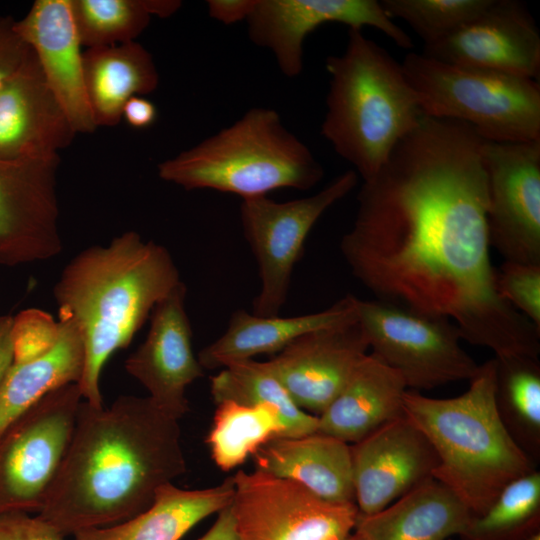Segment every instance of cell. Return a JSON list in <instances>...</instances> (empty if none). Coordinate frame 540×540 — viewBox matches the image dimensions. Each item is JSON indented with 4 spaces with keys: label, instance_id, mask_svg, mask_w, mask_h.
Here are the masks:
<instances>
[{
    "label": "cell",
    "instance_id": "obj_1",
    "mask_svg": "<svg viewBox=\"0 0 540 540\" xmlns=\"http://www.w3.org/2000/svg\"><path fill=\"white\" fill-rule=\"evenodd\" d=\"M483 140L466 123L424 115L363 181L341 254L375 299L448 318L496 358L538 357L540 328L495 287Z\"/></svg>",
    "mask_w": 540,
    "mask_h": 540
},
{
    "label": "cell",
    "instance_id": "obj_2",
    "mask_svg": "<svg viewBox=\"0 0 540 540\" xmlns=\"http://www.w3.org/2000/svg\"><path fill=\"white\" fill-rule=\"evenodd\" d=\"M186 471L179 420L148 396H120L109 407L82 400L38 515L64 536L114 525Z\"/></svg>",
    "mask_w": 540,
    "mask_h": 540
},
{
    "label": "cell",
    "instance_id": "obj_3",
    "mask_svg": "<svg viewBox=\"0 0 540 540\" xmlns=\"http://www.w3.org/2000/svg\"><path fill=\"white\" fill-rule=\"evenodd\" d=\"M182 282L162 245L135 231L90 246L73 257L54 285L58 315L71 318L84 346L79 384L83 400L102 407L100 378L116 351L126 348L154 307Z\"/></svg>",
    "mask_w": 540,
    "mask_h": 540
},
{
    "label": "cell",
    "instance_id": "obj_4",
    "mask_svg": "<svg viewBox=\"0 0 540 540\" xmlns=\"http://www.w3.org/2000/svg\"><path fill=\"white\" fill-rule=\"evenodd\" d=\"M495 358L479 365L468 389L452 398L404 394V413L434 448L433 478L471 510L482 514L511 482L536 464L512 439L494 400Z\"/></svg>",
    "mask_w": 540,
    "mask_h": 540
},
{
    "label": "cell",
    "instance_id": "obj_5",
    "mask_svg": "<svg viewBox=\"0 0 540 540\" xmlns=\"http://www.w3.org/2000/svg\"><path fill=\"white\" fill-rule=\"evenodd\" d=\"M325 68L330 81L321 135L367 181L424 113L401 63L362 30H348L345 51L329 56Z\"/></svg>",
    "mask_w": 540,
    "mask_h": 540
},
{
    "label": "cell",
    "instance_id": "obj_6",
    "mask_svg": "<svg viewBox=\"0 0 540 540\" xmlns=\"http://www.w3.org/2000/svg\"><path fill=\"white\" fill-rule=\"evenodd\" d=\"M158 175L186 190L212 189L244 200L283 188L309 190L324 171L276 110L254 107L232 125L161 162Z\"/></svg>",
    "mask_w": 540,
    "mask_h": 540
},
{
    "label": "cell",
    "instance_id": "obj_7",
    "mask_svg": "<svg viewBox=\"0 0 540 540\" xmlns=\"http://www.w3.org/2000/svg\"><path fill=\"white\" fill-rule=\"evenodd\" d=\"M424 115L466 123L493 142L540 140L534 79L408 53L401 62Z\"/></svg>",
    "mask_w": 540,
    "mask_h": 540
},
{
    "label": "cell",
    "instance_id": "obj_8",
    "mask_svg": "<svg viewBox=\"0 0 540 540\" xmlns=\"http://www.w3.org/2000/svg\"><path fill=\"white\" fill-rule=\"evenodd\" d=\"M357 315L371 353L395 370L409 390L469 381L478 371L461 346L458 327L448 318L359 298Z\"/></svg>",
    "mask_w": 540,
    "mask_h": 540
},
{
    "label": "cell",
    "instance_id": "obj_9",
    "mask_svg": "<svg viewBox=\"0 0 540 540\" xmlns=\"http://www.w3.org/2000/svg\"><path fill=\"white\" fill-rule=\"evenodd\" d=\"M82 400L78 383L61 386L0 430V514L41 510Z\"/></svg>",
    "mask_w": 540,
    "mask_h": 540
},
{
    "label": "cell",
    "instance_id": "obj_10",
    "mask_svg": "<svg viewBox=\"0 0 540 540\" xmlns=\"http://www.w3.org/2000/svg\"><path fill=\"white\" fill-rule=\"evenodd\" d=\"M357 181V173L348 170L308 197L285 202L267 196L242 200V231L256 259L260 279L252 302L253 314L279 315L308 234L331 206L355 188Z\"/></svg>",
    "mask_w": 540,
    "mask_h": 540
},
{
    "label": "cell",
    "instance_id": "obj_11",
    "mask_svg": "<svg viewBox=\"0 0 540 540\" xmlns=\"http://www.w3.org/2000/svg\"><path fill=\"white\" fill-rule=\"evenodd\" d=\"M231 502L242 540H342L355 528V503L324 500L303 485L255 470L237 471Z\"/></svg>",
    "mask_w": 540,
    "mask_h": 540
},
{
    "label": "cell",
    "instance_id": "obj_12",
    "mask_svg": "<svg viewBox=\"0 0 540 540\" xmlns=\"http://www.w3.org/2000/svg\"><path fill=\"white\" fill-rule=\"evenodd\" d=\"M490 245L504 261L540 265V140H483Z\"/></svg>",
    "mask_w": 540,
    "mask_h": 540
},
{
    "label": "cell",
    "instance_id": "obj_13",
    "mask_svg": "<svg viewBox=\"0 0 540 540\" xmlns=\"http://www.w3.org/2000/svg\"><path fill=\"white\" fill-rule=\"evenodd\" d=\"M246 21L251 41L271 50L280 71L291 78L303 70L306 37L325 23L359 30L370 26L401 48L413 47L412 39L376 0H256Z\"/></svg>",
    "mask_w": 540,
    "mask_h": 540
},
{
    "label": "cell",
    "instance_id": "obj_14",
    "mask_svg": "<svg viewBox=\"0 0 540 540\" xmlns=\"http://www.w3.org/2000/svg\"><path fill=\"white\" fill-rule=\"evenodd\" d=\"M59 159L0 160V264L14 267L61 254Z\"/></svg>",
    "mask_w": 540,
    "mask_h": 540
},
{
    "label": "cell",
    "instance_id": "obj_15",
    "mask_svg": "<svg viewBox=\"0 0 540 540\" xmlns=\"http://www.w3.org/2000/svg\"><path fill=\"white\" fill-rule=\"evenodd\" d=\"M434 59L534 79L540 71V34L516 0H490L467 24L424 46Z\"/></svg>",
    "mask_w": 540,
    "mask_h": 540
},
{
    "label": "cell",
    "instance_id": "obj_16",
    "mask_svg": "<svg viewBox=\"0 0 540 540\" xmlns=\"http://www.w3.org/2000/svg\"><path fill=\"white\" fill-rule=\"evenodd\" d=\"M186 293L181 282L154 307L145 340L125 361L126 371L145 387L151 401L177 420L189 411L187 387L204 375L192 346Z\"/></svg>",
    "mask_w": 540,
    "mask_h": 540
},
{
    "label": "cell",
    "instance_id": "obj_17",
    "mask_svg": "<svg viewBox=\"0 0 540 540\" xmlns=\"http://www.w3.org/2000/svg\"><path fill=\"white\" fill-rule=\"evenodd\" d=\"M355 504L362 516L380 512L433 477L436 452L406 416L350 444Z\"/></svg>",
    "mask_w": 540,
    "mask_h": 540
},
{
    "label": "cell",
    "instance_id": "obj_18",
    "mask_svg": "<svg viewBox=\"0 0 540 540\" xmlns=\"http://www.w3.org/2000/svg\"><path fill=\"white\" fill-rule=\"evenodd\" d=\"M368 349L357 317L300 336L266 364L302 410L319 416Z\"/></svg>",
    "mask_w": 540,
    "mask_h": 540
},
{
    "label": "cell",
    "instance_id": "obj_19",
    "mask_svg": "<svg viewBox=\"0 0 540 540\" xmlns=\"http://www.w3.org/2000/svg\"><path fill=\"white\" fill-rule=\"evenodd\" d=\"M76 132L33 50L0 87V160H54Z\"/></svg>",
    "mask_w": 540,
    "mask_h": 540
},
{
    "label": "cell",
    "instance_id": "obj_20",
    "mask_svg": "<svg viewBox=\"0 0 540 540\" xmlns=\"http://www.w3.org/2000/svg\"><path fill=\"white\" fill-rule=\"evenodd\" d=\"M15 29L35 53L47 85L75 132H93L96 125L86 95L83 52L70 0L35 1L15 21Z\"/></svg>",
    "mask_w": 540,
    "mask_h": 540
},
{
    "label": "cell",
    "instance_id": "obj_21",
    "mask_svg": "<svg viewBox=\"0 0 540 540\" xmlns=\"http://www.w3.org/2000/svg\"><path fill=\"white\" fill-rule=\"evenodd\" d=\"M403 378L372 353L355 366L347 382L318 416L317 432L354 444L405 416Z\"/></svg>",
    "mask_w": 540,
    "mask_h": 540
},
{
    "label": "cell",
    "instance_id": "obj_22",
    "mask_svg": "<svg viewBox=\"0 0 540 540\" xmlns=\"http://www.w3.org/2000/svg\"><path fill=\"white\" fill-rule=\"evenodd\" d=\"M357 299L348 294L324 310L290 317L237 309L224 333L199 352L198 360L203 369L214 370L257 355L277 354L308 332L357 319Z\"/></svg>",
    "mask_w": 540,
    "mask_h": 540
},
{
    "label": "cell",
    "instance_id": "obj_23",
    "mask_svg": "<svg viewBox=\"0 0 540 540\" xmlns=\"http://www.w3.org/2000/svg\"><path fill=\"white\" fill-rule=\"evenodd\" d=\"M255 470L295 481L318 497L355 503L350 444L321 433L281 436L252 455Z\"/></svg>",
    "mask_w": 540,
    "mask_h": 540
},
{
    "label": "cell",
    "instance_id": "obj_24",
    "mask_svg": "<svg viewBox=\"0 0 540 540\" xmlns=\"http://www.w3.org/2000/svg\"><path fill=\"white\" fill-rule=\"evenodd\" d=\"M473 516L447 486L430 477L380 512L359 514L354 529L367 540H449Z\"/></svg>",
    "mask_w": 540,
    "mask_h": 540
},
{
    "label": "cell",
    "instance_id": "obj_25",
    "mask_svg": "<svg viewBox=\"0 0 540 540\" xmlns=\"http://www.w3.org/2000/svg\"><path fill=\"white\" fill-rule=\"evenodd\" d=\"M233 496V477L204 489L169 483L145 511L114 525L80 531L74 540H180L197 523L230 505Z\"/></svg>",
    "mask_w": 540,
    "mask_h": 540
},
{
    "label": "cell",
    "instance_id": "obj_26",
    "mask_svg": "<svg viewBox=\"0 0 540 540\" xmlns=\"http://www.w3.org/2000/svg\"><path fill=\"white\" fill-rule=\"evenodd\" d=\"M82 61L86 95L96 127L117 125L130 98L151 93L159 84L151 54L136 41L86 48Z\"/></svg>",
    "mask_w": 540,
    "mask_h": 540
},
{
    "label": "cell",
    "instance_id": "obj_27",
    "mask_svg": "<svg viewBox=\"0 0 540 540\" xmlns=\"http://www.w3.org/2000/svg\"><path fill=\"white\" fill-rule=\"evenodd\" d=\"M59 337L45 355L12 364L0 386V430L51 391L79 383L84 368V346L75 322L59 315Z\"/></svg>",
    "mask_w": 540,
    "mask_h": 540
},
{
    "label": "cell",
    "instance_id": "obj_28",
    "mask_svg": "<svg viewBox=\"0 0 540 540\" xmlns=\"http://www.w3.org/2000/svg\"><path fill=\"white\" fill-rule=\"evenodd\" d=\"M494 358V400L498 415L512 439L537 465L540 459L539 358Z\"/></svg>",
    "mask_w": 540,
    "mask_h": 540
},
{
    "label": "cell",
    "instance_id": "obj_29",
    "mask_svg": "<svg viewBox=\"0 0 540 540\" xmlns=\"http://www.w3.org/2000/svg\"><path fill=\"white\" fill-rule=\"evenodd\" d=\"M216 405L206 443L213 461L223 471L243 464L271 439L287 436L281 413L270 404L225 400Z\"/></svg>",
    "mask_w": 540,
    "mask_h": 540
},
{
    "label": "cell",
    "instance_id": "obj_30",
    "mask_svg": "<svg viewBox=\"0 0 540 540\" xmlns=\"http://www.w3.org/2000/svg\"><path fill=\"white\" fill-rule=\"evenodd\" d=\"M214 402L231 400L242 404L267 403L279 410L288 437L317 432L318 416L302 410L268 368L266 361L254 359L233 362L210 380Z\"/></svg>",
    "mask_w": 540,
    "mask_h": 540
},
{
    "label": "cell",
    "instance_id": "obj_31",
    "mask_svg": "<svg viewBox=\"0 0 540 540\" xmlns=\"http://www.w3.org/2000/svg\"><path fill=\"white\" fill-rule=\"evenodd\" d=\"M540 532V472L508 484L480 515L473 516L461 540H528Z\"/></svg>",
    "mask_w": 540,
    "mask_h": 540
},
{
    "label": "cell",
    "instance_id": "obj_32",
    "mask_svg": "<svg viewBox=\"0 0 540 540\" xmlns=\"http://www.w3.org/2000/svg\"><path fill=\"white\" fill-rule=\"evenodd\" d=\"M81 46L104 47L135 41L149 25L144 0H70Z\"/></svg>",
    "mask_w": 540,
    "mask_h": 540
},
{
    "label": "cell",
    "instance_id": "obj_33",
    "mask_svg": "<svg viewBox=\"0 0 540 540\" xmlns=\"http://www.w3.org/2000/svg\"><path fill=\"white\" fill-rule=\"evenodd\" d=\"M490 3V0H382L391 19H401L423 40L424 46L458 30Z\"/></svg>",
    "mask_w": 540,
    "mask_h": 540
},
{
    "label": "cell",
    "instance_id": "obj_34",
    "mask_svg": "<svg viewBox=\"0 0 540 540\" xmlns=\"http://www.w3.org/2000/svg\"><path fill=\"white\" fill-rule=\"evenodd\" d=\"M499 296L540 328V265L504 261L496 269Z\"/></svg>",
    "mask_w": 540,
    "mask_h": 540
},
{
    "label": "cell",
    "instance_id": "obj_35",
    "mask_svg": "<svg viewBox=\"0 0 540 540\" xmlns=\"http://www.w3.org/2000/svg\"><path fill=\"white\" fill-rule=\"evenodd\" d=\"M13 364L37 359L49 352L59 337V323L45 311L27 309L13 317Z\"/></svg>",
    "mask_w": 540,
    "mask_h": 540
},
{
    "label": "cell",
    "instance_id": "obj_36",
    "mask_svg": "<svg viewBox=\"0 0 540 540\" xmlns=\"http://www.w3.org/2000/svg\"><path fill=\"white\" fill-rule=\"evenodd\" d=\"M0 540H65L54 526L27 512L0 514Z\"/></svg>",
    "mask_w": 540,
    "mask_h": 540
},
{
    "label": "cell",
    "instance_id": "obj_37",
    "mask_svg": "<svg viewBox=\"0 0 540 540\" xmlns=\"http://www.w3.org/2000/svg\"><path fill=\"white\" fill-rule=\"evenodd\" d=\"M15 21L10 16H0V87L21 67L32 50L16 31Z\"/></svg>",
    "mask_w": 540,
    "mask_h": 540
},
{
    "label": "cell",
    "instance_id": "obj_38",
    "mask_svg": "<svg viewBox=\"0 0 540 540\" xmlns=\"http://www.w3.org/2000/svg\"><path fill=\"white\" fill-rule=\"evenodd\" d=\"M256 0H209L207 7L209 15L226 25L247 20Z\"/></svg>",
    "mask_w": 540,
    "mask_h": 540
},
{
    "label": "cell",
    "instance_id": "obj_39",
    "mask_svg": "<svg viewBox=\"0 0 540 540\" xmlns=\"http://www.w3.org/2000/svg\"><path fill=\"white\" fill-rule=\"evenodd\" d=\"M122 118L132 127L146 128L156 120L157 109L151 101L133 96L124 106Z\"/></svg>",
    "mask_w": 540,
    "mask_h": 540
},
{
    "label": "cell",
    "instance_id": "obj_40",
    "mask_svg": "<svg viewBox=\"0 0 540 540\" xmlns=\"http://www.w3.org/2000/svg\"><path fill=\"white\" fill-rule=\"evenodd\" d=\"M217 514L214 524L198 540H242L236 526L231 504Z\"/></svg>",
    "mask_w": 540,
    "mask_h": 540
},
{
    "label": "cell",
    "instance_id": "obj_41",
    "mask_svg": "<svg viewBox=\"0 0 540 540\" xmlns=\"http://www.w3.org/2000/svg\"><path fill=\"white\" fill-rule=\"evenodd\" d=\"M12 322L13 317L0 316V386L13 364Z\"/></svg>",
    "mask_w": 540,
    "mask_h": 540
},
{
    "label": "cell",
    "instance_id": "obj_42",
    "mask_svg": "<svg viewBox=\"0 0 540 540\" xmlns=\"http://www.w3.org/2000/svg\"><path fill=\"white\" fill-rule=\"evenodd\" d=\"M147 11L151 16L156 15L162 18L174 14L181 6L176 0H144Z\"/></svg>",
    "mask_w": 540,
    "mask_h": 540
},
{
    "label": "cell",
    "instance_id": "obj_43",
    "mask_svg": "<svg viewBox=\"0 0 540 540\" xmlns=\"http://www.w3.org/2000/svg\"><path fill=\"white\" fill-rule=\"evenodd\" d=\"M342 540H367V539L355 531L354 533H350L349 535H347Z\"/></svg>",
    "mask_w": 540,
    "mask_h": 540
},
{
    "label": "cell",
    "instance_id": "obj_44",
    "mask_svg": "<svg viewBox=\"0 0 540 540\" xmlns=\"http://www.w3.org/2000/svg\"><path fill=\"white\" fill-rule=\"evenodd\" d=\"M528 540H540V532L534 534L532 537H530Z\"/></svg>",
    "mask_w": 540,
    "mask_h": 540
},
{
    "label": "cell",
    "instance_id": "obj_45",
    "mask_svg": "<svg viewBox=\"0 0 540 540\" xmlns=\"http://www.w3.org/2000/svg\"><path fill=\"white\" fill-rule=\"evenodd\" d=\"M449 540H452V539H449Z\"/></svg>",
    "mask_w": 540,
    "mask_h": 540
}]
</instances>
